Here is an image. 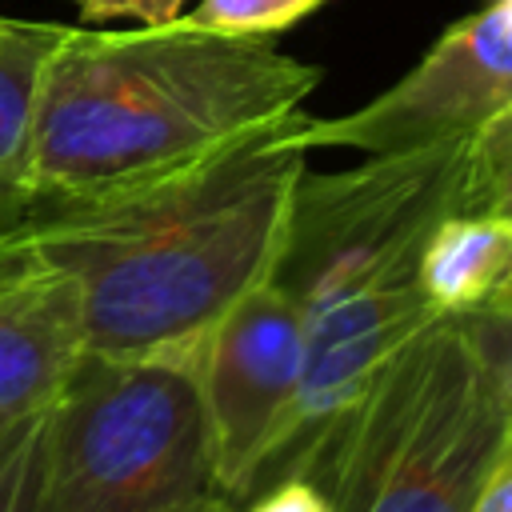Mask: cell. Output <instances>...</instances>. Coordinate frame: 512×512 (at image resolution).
Listing matches in <instances>:
<instances>
[{
	"label": "cell",
	"mask_w": 512,
	"mask_h": 512,
	"mask_svg": "<svg viewBox=\"0 0 512 512\" xmlns=\"http://www.w3.org/2000/svg\"><path fill=\"white\" fill-rule=\"evenodd\" d=\"M320 4L324 0H196L188 20L208 32H220V36L272 40L276 32L312 16Z\"/></svg>",
	"instance_id": "13"
},
{
	"label": "cell",
	"mask_w": 512,
	"mask_h": 512,
	"mask_svg": "<svg viewBox=\"0 0 512 512\" xmlns=\"http://www.w3.org/2000/svg\"><path fill=\"white\" fill-rule=\"evenodd\" d=\"M212 496L192 356L84 352L40 416L28 512H196Z\"/></svg>",
	"instance_id": "4"
},
{
	"label": "cell",
	"mask_w": 512,
	"mask_h": 512,
	"mask_svg": "<svg viewBox=\"0 0 512 512\" xmlns=\"http://www.w3.org/2000/svg\"><path fill=\"white\" fill-rule=\"evenodd\" d=\"M464 136L384 152L344 172H300L276 284L308 312L416 284V264L460 196Z\"/></svg>",
	"instance_id": "5"
},
{
	"label": "cell",
	"mask_w": 512,
	"mask_h": 512,
	"mask_svg": "<svg viewBox=\"0 0 512 512\" xmlns=\"http://www.w3.org/2000/svg\"><path fill=\"white\" fill-rule=\"evenodd\" d=\"M64 24L0 16V244L16 240L32 216L40 84Z\"/></svg>",
	"instance_id": "10"
},
{
	"label": "cell",
	"mask_w": 512,
	"mask_h": 512,
	"mask_svg": "<svg viewBox=\"0 0 512 512\" xmlns=\"http://www.w3.org/2000/svg\"><path fill=\"white\" fill-rule=\"evenodd\" d=\"M416 288L440 316H464L512 296V224L500 216L452 212L428 236Z\"/></svg>",
	"instance_id": "11"
},
{
	"label": "cell",
	"mask_w": 512,
	"mask_h": 512,
	"mask_svg": "<svg viewBox=\"0 0 512 512\" xmlns=\"http://www.w3.org/2000/svg\"><path fill=\"white\" fill-rule=\"evenodd\" d=\"M188 0H76V12L84 24H112V20H136L144 28L172 24L184 16Z\"/></svg>",
	"instance_id": "16"
},
{
	"label": "cell",
	"mask_w": 512,
	"mask_h": 512,
	"mask_svg": "<svg viewBox=\"0 0 512 512\" xmlns=\"http://www.w3.org/2000/svg\"><path fill=\"white\" fill-rule=\"evenodd\" d=\"M472 512H512V428L500 440V448H496V456L480 480Z\"/></svg>",
	"instance_id": "18"
},
{
	"label": "cell",
	"mask_w": 512,
	"mask_h": 512,
	"mask_svg": "<svg viewBox=\"0 0 512 512\" xmlns=\"http://www.w3.org/2000/svg\"><path fill=\"white\" fill-rule=\"evenodd\" d=\"M196 512H232V504H228L224 496H212V500H204Z\"/></svg>",
	"instance_id": "19"
},
{
	"label": "cell",
	"mask_w": 512,
	"mask_h": 512,
	"mask_svg": "<svg viewBox=\"0 0 512 512\" xmlns=\"http://www.w3.org/2000/svg\"><path fill=\"white\" fill-rule=\"evenodd\" d=\"M80 356L76 280L28 240L0 244V432L40 416Z\"/></svg>",
	"instance_id": "9"
},
{
	"label": "cell",
	"mask_w": 512,
	"mask_h": 512,
	"mask_svg": "<svg viewBox=\"0 0 512 512\" xmlns=\"http://www.w3.org/2000/svg\"><path fill=\"white\" fill-rule=\"evenodd\" d=\"M440 312L420 296L416 284L376 288L344 296L320 312H308L304 332V376L292 412V432L272 468L296 452L308 436L340 420L360 396L384 376V368L436 320ZM268 468V472H272Z\"/></svg>",
	"instance_id": "8"
},
{
	"label": "cell",
	"mask_w": 512,
	"mask_h": 512,
	"mask_svg": "<svg viewBox=\"0 0 512 512\" xmlns=\"http://www.w3.org/2000/svg\"><path fill=\"white\" fill-rule=\"evenodd\" d=\"M492 4H500V12H504V16L512 20V0H492Z\"/></svg>",
	"instance_id": "20"
},
{
	"label": "cell",
	"mask_w": 512,
	"mask_h": 512,
	"mask_svg": "<svg viewBox=\"0 0 512 512\" xmlns=\"http://www.w3.org/2000/svg\"><path fill=\"white\" fill-rule=\"evenodd\" d=\"M456 212L500 216L512 224V96L464 136Z\"/></svg>",
	"instance_id": "12"
},
{
	"label": "cell",
	"mask_w": 512,
	"mask_h": 512,
	"mask_svg": "<svg viewBox=\"0 0 512 512\" xmlns=\"http://www.w3.org/2000/svg\"><path fill=\"white\" fill-rule=\"evenodd\" d=\"M40 416H32V420L0 432V512H28L32 508Z\"/></svg>",
	"instance_id": "15"
},
{
	"label": "cell",
	"mask_w": 512,
	"mask_h": 512,
	"mask_svg": "<svg viewBox=\"0 0 512 512\" xmlns=\"http://www.w3.org/2000/svg\"><path fill=\"white\" fill-rule=\"evenodd\" d=\"M508 436L504 404L456 316H436L348 408L268 476H304L336 512H472Z\"/></svg>",
	"instance_id": "3"
},
{
	"label": "cell",
	"mask_w": 512,
	"mask_h": 512,
	"mask_svg": "<svg viewBox=\"0 0 512 512\" xmlns=\"http://www.w3.org/2000/svg\"><path fill=\"white\" fill-rule=\"evenodd\" d=\"M244 512H336L332 500L308 484L304 476H280L272 488H264Z\"/></svg>",
	"instance_id": "17"
},
{
	"label": "cell",
	"mask_w": 512,
	"mask_h": 512,
	"mask_svg": "<svg viewBox=\"0 0 512 512\" xmlns=\"http://www.w3.org/2000/svg\"><path fill=\"white\" fill-rule=\"evenodd\" d=\"M272 132L176 184L44 216L16 236L76 280L84 352L192 356L240 296L276 276L308 164Z\"/></svg>",
	"instance_id": "2"
},
{
	"label": "cell",
	"mask_w": 512,
	"mask_h": 512,
	"mask_svg": "<svg viewBox=\"0 0 512 512\" xmlns=\"http://www.w3.org/2000/svg\"><path fill=\"white\" fill-rule=\"evenodd\" d=\"M512 96V20L500 4H488L440 32L420 56L376 100L344 116L296 112L272 140L292 152L316 148H360L368 156L412 152L468 136L500 100Z\"/></svg>",
	"instance_id": "7"
},
{
	"label": "cell",
	"mask_w": 512,
	"mask_h": 512,
	"mask_svg": "<svg viewBox=\"0 0 512 512\" xmlns=\"http://www.w3.org/2000/svg\"><path fill=\"white\" fill-rule=\"evenodd\" d=\"M304 332V308L276 280H264L240 296L192 352L224 500L252 492L288 444L304 376Z\"/></svg>",
	"instance_id": "6"
},
{
	"label": "cell",
	"mask_w": 512,
	"mask_h": 512,
	"mask_svg": "<svg viewBox=\"0 0 512 512\" xmlns=\"http://www.w3.org/2000/svg\"><path fill=\"white\" fill-rule=\"evenodd\" d=\"M316 84L320 68L272 40L188 16L128 32L64 24L40 84L28 224L176 184L292 120Z\"/></svg>",
	"instance_id": "1"
},
{
	"label": "cell",
	"mask_w": 512,
	"mask_h": 512,
	"mask_svg": "<svg viewBox=\"0 0 512 512\" xmlns=\"http://www.w3.org/2000/svg\"><path fill=\"white\" fill-rule=\"evenodd\" d=\"M456 324L464 328L472 352L480 356V364H484V372H488V380L504 404L508 428H512V296L500 304L464 312V316H456Z\"/></svg>",
	"instance_id": "14"
}]
</instances>
